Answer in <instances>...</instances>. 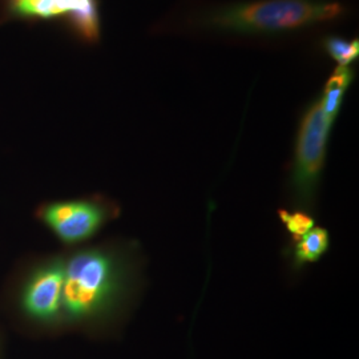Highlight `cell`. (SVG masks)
Instances as JSON below:
<instances>
[{
	"mask_svg": "<svg viewBox=\"0 0 359 359\" xmlns=\"http://www.w3.org/2000/svg\"><path fill=\"white\" fill-rule=\"evenodd\" d=\"M277 215H278V218H280L285 231H287L290 241H295V240L301 238L302 236H305L308 231H311L317 225L316 218L313 217V215L305 212V210L281 208V209H278Z\"/></svg>",
	"mask_w": 359,
	"mask_h": 359,
	"instance_id": "9c48e42d",
	"label": "cell"
},
{
	"mask_svg": "<svg viewBox=\"0 0 359 359\" xmlns=\"http://www.w3.org/2000/svg\"><path fill=\"white\" fill-rule=\"evenodd\" d=\"M330 233L321 225H316L301 238L290 241L285 256L289 259V268L299 273L306 265L318 262L330 249Z\"/></svg>",
	"mask_w": 359,
	"mask_h": 359,
	"instance_id": "52a82bcc",
	"label": "cell"
},
{
	"mask_svg": "<svg viewBox=\"0 0 359 359\" xmlns=\"http://www.w3.org/2000/svg\"><path fill=\"white\" fill-rule=\"evenodd\" d=\"M333 126V120L322 109L320 97L310 104L301 116L286 181L290 209H299L313 215L320 194Z\"/></svg>",
	"mask_w": 359,
	"mask_h": 359,
	"instance_id": "3957f363",
	"label": "cell"
},
{
	"mask_svg": "<svg viewBox=\"0 0 359 359\" xmlns=\"http://www.w3.org/2000/svg\"><path fill=\"white\" fill-rule=\"evenodd\" d=\"M323 48L326 53L333 59L338 67H348L350 63L357 60L359 56L358 40L329 36L323 40Z\"/></svg>",
	"mask_w": 359,
	"mask_h": 359,
	"instance_id": "30bf717a",
	"label": "cell"
},
{
	"mask_svg": "<svg viewBox=\"0 0 359 359\" xmlns=\"http://www.w3.org/2000/svg\"><path fill=\"white\" fill-rule=\"evenodd\" d=\"M115 215L112 206L100 200H74L44 208L43 219L65 244L90 240Z\"/></svg>",
	"mask_w": 359,
	"mask_h": 359,
	"instance_id": "5b68a950",
	"label": "cell"
},
{
	"mask_svg": "<svg viewBox=\"0 0 359 359\" xmlns=\"http://www.w3.org/2000/svg\"><path fill=\"white\" fill-rule=\"evenodd\" d=\"M354 80V72L348 67H337L333 75L327 80L320 96L325 115L335 123L344 105L345 95Z\"/></svg>",
	"mask_w": 359,
	"mask_h": 359,
	"instance_id": "ba28073f",
	"label": "cell"
},
{
	"mask_svg": "<svg viewBox=\"0 0 359 359\" xmlns=\"http://www.w3.org/2000/svg\"><path fill=\"white\" fill-rule=\"evenodd\" d=\"M3 19L59 23L83 43L100 40L99 0H0Z\"/></svg>",
	"mask_w": 359,
	"mask_h": 359,
	"instance_id": "277c9868",
	"label": "cell"
},
{
	"mask_svg": "<svg viewBox=\"0 0 359 359\" xmlns=\"http://www.w3.org/2000/svg\"><path fill=\"white\" fill-rule=\"evenodd\" d=\"M65 285V261L53 259L39 269L27 285L23 306L27 313L40 321H55L62 310Z\"/></svg>",
	"mask_w": 359,
	"mask_h": 359,
	"instance_id": "8992f818",
	"label": "cell"
},
{
	"mask_svg": "<svg viewBox=\"0 0 359 359\" xmlns=\"http://www.w3.org/2000/svg\"><path fill=\"white\" fill-rule=\"evenodd\" d=\"M142 281L139 246L81 249L65 261L62 310L76 323H95L121 313Z\"/></svg>",
	"mask_w": 359,
	"mask_h": 359,
	"instance_id": "6da1fadb",
	"label": "cell"
},
{
	"mask_svg": "<svg viewBox=\"0 0 359 359\" xmlns=\"http://www.w3.org/2000/svg\"><path fill=\"white\" fill-rule=\"evenodd\" d=\"M346 8L329 0H258L209 13L204 25L224 32L280 35L341 19Z\"/></svg>",
	"mask_w": 359,
	"mask_h": 359,
	"instance_id": "7a4b0ae2",
	"label": "cell"
}]
</instances>
